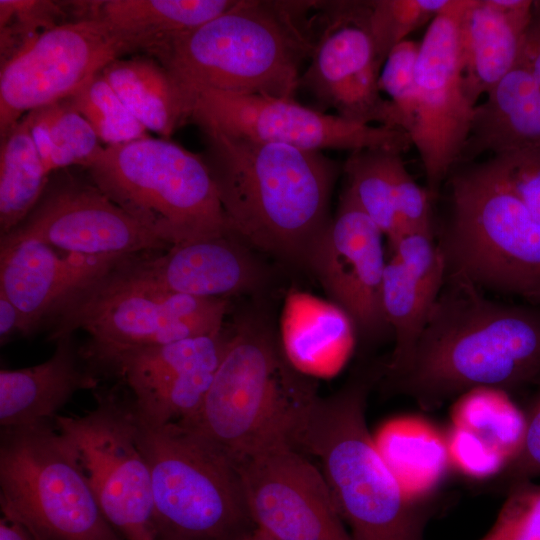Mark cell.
<instances>
[{"instance_id":"6da1fadb","label":"cell","mask_w":540,"mask_h":540,"mask_svg":"<svg viewBox=\"0 0 540 540\" xmlns=\"http://www.w3.org/2000/svg\"><path fill=\"white\" fill-rule=\"evenodd\" d=\"M540 381V306L490 299L463 277L446 274L409 359L384 371L387 396L431 410L472 390L504 393Z\"/></svg>"},{"instance_id":"7a4b0ae2","label":"cell","mask_w":540,"mask_h":540,"mask_svg":"<svg viewBox=\"0 0 540 540\" xmlns=\"http://www.w3.org/2000/svg\"><path fill=\"white\" fill-rule=\"evenodd\" d=\"M203 133V159L233 231L253 249L305 267L332 219L339 165L322 151Z\"/></svg>"},{"instance_id":"3957f363","label":"cell","mask_w":540,"mask_h":540,"mask_svg":"<svg viewBox=\"0 0 540 540\" xmlns=\"http://www.w3.org/2000/svg\"><path fill=\"white\" fill-rule=\"evenodd\" d=\"M385 362L356 370L335 393L306 410L294 448L314 456L353 540H424L442 502L408 495L369 432L366 409Z\"/></svg>"},{"instance_id":"277c9868","label":"cell","mask_w":540,"mask_h":540,"mask_svg":"<svg viewBox=\"0 0 540 540\" xmlns=\"http://www.w3.org/2000/svg\"><path fill=\"white\" fill-rule=\"evenodd\" d=\"M231 338L198 412L176 422L236 465L265 450L293 446L299 424L319 395L288 360L267 317L249 313Z\"/></svg>"},{"instance_id":"5b68a950","label":"cell","mask_w":540,"mask_h":540,"mask_svg":"<svg viewBox=\"0 0 540 540\" xmlns=\"http://www.w3.org/2000/svg\"><path fill=\"white\" fill-rule=\"evenodd\" d=\"M316 1L236 0L177 40L158 60L184 91L204 89L294 99L301 65L316 46Z\"/></svg>"},{"instance_id":"8992f818","label":"cell","mask_w":540,"mask_h":540,"mask_svg":"<svg viewBox=\"0 0 540 540\" xmlns=\"http://www.w3.org/2000/svg\"><path fill=\"white\" fill-rule=\"evenodd\" d=\"M447 180L446 274L540 306V224L487 160L457 165Z\"/></svg>"},{"instance_id":"52a82bcc","label":"cell","mask_w":540,"mask_h":540,"mask_svg":"<svg viewBox=\"0 0 540 540\" xmlns=\"http://www.w3.org/2000/svg\"><path fill=\"white\" fill-rule=\"evenodd\" d=\"M86 169L111 201L170 246L235 233L203 157L170 139L106 146Z\"/></svg>"},{"instance_id":"ba28073f","label":"cell","mask_w":540,"mask_h":540,"mask_svg":"<svg viewBox=\"0 0 540 540\" xmlns=\"http://www.w3.org/2000/svg\"><path fill=\"white\" fill-rule=\"evenodd\" d=\"M131 256V255H130ZM129 256L71 296L48 319L56 341L76 330L88 333L80 347L92 366L116 352L156 346L223 330L228 300L163 290L138 276Z\"/></svg>"},{"instance_id":"9c48e42d","label":"cell","mask_w":540,"mask_h":540,"mask_svg":"<svg viewBox=\"0 0 540 540\" xmlns=\"http://www.w3.org/2000/svg\"><path fill=\"white\" fill-rule=\"evenodd\" d=\"M135 416L151 471L155 539L249 540L257 527L237 465L178 423L153 426Z\"/></svg>"},{"instance_id":"30bf717a","label":"cell","mask_w":540,"mask_h":540,"mask_svg":"<svg viewBox=\"0 0 540 540\" xmlns=\"http://www.w3.org/2000/svg\"><path fill=\"white\" fill-rule=\"evenodd\" d=\"M0 507L38 540H124L54 420L1 428Z\"/></svg>"},{"instance_id":"8fae6325","label":"cell","mask_w":540,"mask_h":540,"mask_svg":"<svg viewBox=\"0 0 540 540\" xmlns=\"http://www.w3.org/2000/svg\"><path fill=\"white\" fill-rule=\"evenodd\" d=\"M85 415H57L54 424L75 452L96 500L124 540H156L152 481L138 441L132 398L116 388L94 390Z\"/></svg>"},{"instance_id":"7c38bea8","label":"cell","mask_w":540,"mask_h":540,"mask_svg":"<svg viewBox=\"0 0 540 540\" xmlns=\"http://www.w3.org/2000/svg\"><path fill=\"white\" fill-rule=\"evenodd\" d=\"M190 119L203 132H217L303 150L351 152L383 148L400 152L411 146L400 128L357 123L304 106L294 99L234 94L213 89L191 98Z\"/></svg>"},{"instance_id":"4fadbf2b","label":"cell","mask_w":540,"mask_h":540,"mask_svg":"<svg viewBox=\"0 0 540 540\" xmlns=\"http://www.w3.org/2000/svg\"><path fill=\"white\" fill-rule=\"evenodd\" d=\"M466 3L451 0L429 23L416 64V111L409 135L431 200L458 163L476 107L464 89L459 51V20Z\"/></svg>"},{"instance_id":"5bb4252c","label":"cell","mask_w":540,"mask_h":540,"mask_svg":"<svg viewBox=\"0 0 540 540\" xmlns=\"http://www.w3.org/2000/svg\"><path fill=\"white\" fill-rule=\"evenodd\" d=\"M126 53L99 20H70L42 32L0 65V136L27 113L71 96Z\"/></svg>"},{"instance_id":"9a60e30c","label":"cell","mask_w":540,"mask_h":540,"mask_svg":"<svg viewBox=\"0 0 540 540\" xmlns=\"http://www.w3.org/2000/svg\"><path fill=\"white\" fill-rule=\"evenodd\" d=\"M231 328L167 344L116 352L92 366L119 378L130 391L137 417L161 426L185 421L202 406L225 355Z\"/></svg>"},{"instance_id":"2e32d148","label":"cell","mask_w":540,"mask_h":540,"mask_svg":"<svg viewBox=\"0 0 540 540\" xmlns=\"http://www.w3.org/2000/svg\"><path fill=\"white\" fill-rule=\"evenodd\" d=\"M257 528L278 540H353L319 466L280 445L239 464Z\"/></svg>"},{"instance_id":"e0dca14e","label":"cell","mask_w":540,"mask_h":540,"mask_svg":"<svg viewBox=\"0 0 540 540\" xmlns=\"http://www.w3.org/2000/svg\"><path fill=\"white\" fill-rule=\"evenodd\" d=\"M26 238L91 257H127L171 247L138 224L91 180L70 175H51L32 211L0 237Z\"/></svg>"},{"instance_id":"ac0fdd59","label":"cell","mask_w":540,"mask_h":540,"mask_svg":"<svg viewBox=\"0 0 540 540\" xmlns=\"http://www.w3.org/2000/svg\"><path fill=\"white\" fill-rule=\"evenodd\" d=\"M383 236L344 189L335 215L311 246L305 261V268L344 311L357 333L371 341L391 332L382 306L387 263Z\"/></svg>"},{"instance_id":"d6986e66","label":"cell","mask_w":540,"mask_h":540,"mask_svg":"<svg viewBox=\"0 0 540 540\" xmlns=\"http://www.w3.org/2000/svg\"><path fill=\"white\" fill-rule=\"evenodd\" d=\"M319 9L326 12V26L317 39L310 64L300 76L299 86L343 118L404 130L394 104L381 96L378 80L382 67L368 33Z\"/></svg>"},{"instance_id":"ffe728a7","label":"cell","mask_w":540,"mask_h":540,"mask_svg":"<svg viewBox=\"0 0 540 540\" xmlns=\"http://www.w3.org/2000/svg\"><path fill=\"white\" fill-rule=\"evenodd\" d=\"M252 250L229 233L134 254L127 261L138 276L163 290L227 299L253 293L264 284L265 270Z\"/></svg>"},{"instance_id":"44dd1931","label":"cell","mask_w":540,"mask_h":540,"mask_svg":"<svg viewBox=\"0 0 540 540\" xmlns=\"http://www.w3.org/2000/svg\"><path fill=\"white\" fill-rule=\"evenodd\" d=\"M124 257L70 254L35 239H0V292L18 308L24 336Z\"/></svg>"},{"instance_id":"7402d4cb","label":"cell","mask_w":540,"mask_h":540,"mask_svg":"<svg viewBox=\"0 0 540 540\" xmlns=\"http://www.w3.org/2000/svg\"><path fill=\"white\" fill-rule=\"evenodd\" d=\"M236 0L71 1L74 20L103 22L129 52L160 60L181 37L229 9Z\"/></svg>"},{"instance_id":"603a6c76","label":"cell","mask_w":540,"mask_h":540,"mask_svg":"<svg viewBox=\"0 0 540 540\" xmlns=\"http://www.w3.org/2000/svg\"><path fill=\"white\" fill-rule=\"evenodd\" d=\"M533 2L467 0L459 20V51L464 89L474 106L515 66Z\"/></svg>"},{"instance_id":"cb8c5ba5","label":"cell","mask_w":540,"mask_h":540,"mask_svg":"<svg viewBox=\"0 0 540 540\" xmlns=\"http://www.w3.org/2000/svg\"><path fill=\"white\" fill-rule=\"evenodd\" d=\"M52 356L37 365L0 371V426L54 420L81 390H96L100 377L83 358L72 335L56 341Z\"/></svg>"},{"instance_id":"d4e9b609","label":"cell","mask_w":540,"mask_h":540,"mask_svg":"<svg viewBox=\"0 0 540 540\" xmlns=\"http://www.w3.org/2000/svg\"><path fill=\"white\" fill-rule=\"evenodd\" d=\"M486 95L475 107L457 165L486 152L499 156L540 150V86L533 77L514 66Z\"/></svg>"},{"instance_id":"484cf974","label":"cell","mask_w":540,"mask_h":540,"mask_svg":"<svg viewBox=\"0 0 540 540\" xmlns=\"http://www.w3.org/2000/svg\"><path fill=\"white\" fill-rule=\"evenodd\" d=\"M100 73L136 119L161 138L170 139L190 119L184 91L158 60L147 55L118 58Z\"/></svg>"},{"instance_id":"4316f807","label":"cell","mask_w":540,"mask_h":540,"mask_svg":"<svg viewBox=\"0 0 540 540\" xmlns=\"http://www.w3.org/2000/svg\"><path fill=\"white\" fill-rule=\"evenodd\" d=\"M348 316L337 305L303 293L287 299L280 337L291 364L305 375L330 373L347 345Z\"/></svg>"},{"instance_id":"83f0119b","label":"cell","mask_w":540,"mask_h":540,"mask_svg":"<svg viewBox=\"0 0 540 540\" xmlns=\"http://www.w3.org/2000/svg\"><path fill=\"white\" fill-rule=\"evenodd\" d=\"M0 237L16 228L43 195L51 174L44 167L23 117L0 136Z\"/></svg>"},{"instance_id":"f1b7e54d","label":"cell","mask_w":540,"mask_h":540,"mask_svg":"<svg viewBox=\"0 0 540 540\" xmlns=\"http://www.w3.org/2000/svg\"><path fill=\"white\" fill-rule=\"evenodd\" d=\"M24 118L51 175L70 166L87 168L104 150L91 125L68 98L35 109Z\"/></svg>"},{"instance_id":"f546056e","label":"cell","mask_w":540,"mask_h":540,"mask_svg":"<svg viewBox=\"0 0 540 540\" xmlns=\"http://www.w3.org/2000/svg\"><path fill=\"white\" fill-rule=\"evenodd\" d=\"M442 287L417 279L393 256L387 261L382 306L394 336V348L385 361V371L397 369L409 359Z\"/></svg>"},{"instance_id":"4dcf8cb0","label":"cell","mask_w":540,"mask_h":540,"mask_svg":"<svg viewBox=\"0 0 540 540\" xmlns=\"http://www.w3.org/2000/svg\"><path fill=\"white\" fill-rule=\"evenodd\" d=\"M405 492L427 497L447 467V445L433 431L412 422L388 425L375 439Z\"/></svg>"},{"instance_id":"1f68e13d","label":"cell","mask_w":540,"mask_h":540,"mask_svg":"<svg viewBox=\"0 0 540 540\" xmlns=\"http://www.w3.org/2000/svg\"><path fill=\"white\" fill-rule=\"evenodd\" d=\"M451 0L330 1V11L364 29L382 67L391 50L430 23Z\"/></svg>"},{"instance_id":"d6a6232c","label":"cell","mask_w":540,"mask_h":540,"mask_svg":"<svg viewBox=\"0 0 540 540\" xmlns=\"http://www.w3.org/2000/svg\"><path fill=\"white\" fill-rule=\"evenodd\" d=\"M402 152L383 148L351 152L343 165L345 189L390 241L401 232L396 211V172Z\"/></svg>"},{"instance_id":"836d02e7","label":"cell","mask_w":540,"mask_h":540,"mask_svg":"<svg viewBox=\"0 0 540 540\" xmlns=\"http://www.w3.org/2000/svg\"><path fill=\"white\" fill-rule=\"evenodd\" d=\"M462 396L453 412L454 426L478 436L507 462L522 442L524 413L499 390L481 388Z\"/></svg>"},{"instance_id":"e575fe53","label":"cell","mask_w":540,"mask_h":540,"mask_svg":"<svg viewBox=\"0 0 540 540\" xmlns=\"http://www.w3.org/2000/svg\"><path fill=\"white\" fill-rule=\"evenodd\" d=\"M67 98L107 146L149 137L148 130L130 112L101 73Z\"/></svg>"},{"instance_id":"d590c367","label":"cell","mask_w":540,"mask_h":540,"mask_svg":"<svg viewBox=\"0 0 540 540\" xmlns=\"http://www.w3.org/2000/svg\"><path fill=\"white\" fill-rule=\"evenodd\" d=\"M68 2L0 0V65L42 32L65 23Z\"/></svg>"},{"instance_id":"8d00e7d4","label":"cell","mask_w":540,"mask_h":540,"mask_svg":"<svg viewBox=\"0 0 540 540\" xmlns=\"http://www.w3.org/2000/svg\"><path fill=\"white\" fill-rule=\"evenodd\" d=\"M505 495L494 524L480 540H540V484L518 482Z\"/></svg>"},{"instance_id":"74e56055","label":"cell","mask_w":540,"mask_h":540,"mask_svg":"<svg viewBox=\"0 0 540 540\" xmlns=\"http://www.w3.org/2000/svg\"><path fill=\"white\" fill-rule=\"evenodd\" d=\"M420 42L404 40L387 56L380 71V92L389 96L403 120V128L409 134L416 111V64ZM410 136V135H409Z\"/></svg>"},{"instance_id":"f35d334b","label":"cell","mask_w":540,"mask_h":540,"mask_svg":"<svg viewBox=\"0 0 540 540\" xmlns=\"http://www.w3.org/2000/svg\"><path fill=\"white\" fill-rule=\"evenodd\" d=\"M524 413L525 429L516 453L486 486L505 494L514 484L540 476V381L534 387Z\"/></svg>"},{"instance_id":"ab89813d","label":"cell","mask_w":540,"mask_h":540,"mask_svg":"<svg viewBox=\"0 0 540 540\" xmlns=\"http://www.w3.org/2000/svg\"><path fill=\"white\" fill-rule=\"evenodd\" d=\"M393 257L417 279L443 286L446 264L441 248L434 241V234L426 231L401 232L389 242Z\"/></svg>"},{"instance_id":"60d3db41","label":"cell","mask_w":540,"mask_h":540,"mask_svg":"<svg viewBox=\"0 0 540 540\" xmlns=\"http://www.w3.org/2000/svg\"><path fill=\"white\" fill-rule=\"evenodd\" d=\"M487 161L540 224V150L492 156Z\"/></svg>"},{"instance_id":"b9f144b4","label":"cell","mask_w":540,"mask_h":540,"mask_svg":"<svg viewBox=\"0 0 540 540\" xmlns=\"http://www.w3.org/2000/svg\"><path fill=\"white\" fill-rule=\"evenodd\" d=\"M449 458L465 473L492 478L506 464L505 457L472 432L454 426L446 442Z\"/></svg>"},{"instance_id":"7bdbcfd3","label":"cell","mask_w":540,"mask_h":540,"mask_svg":"<svg viewBox=\"0 0 540 540\" xmlns=\"http://www.w3.org/2000/svg\"><path fill=\"white\" fill-rule=\"evenodd\" d=\"M515 66L525 69L540 86V1H534Z\"/></svg>"},{"instance_id":"ee69618b","label":"cell","mask_w":540,"mask_h":540,"mask_svg":"<svg viewBox=\"0 0 540 540\" xmlns=\"http://www.w3.org/2000/svg\"><path fill=\"white\" fill-rule=\"evenodd\" d=\"M17 335L24 336L23 318L18 308L0 292V343L5 345Z\"/></svg>"},{"instance_id":"f6af8a7d","label":"cell","mask_w":540,"mask_h":540,"mask_svg":"<svg viewBox=\"0 0 540 540\" xmlns=\"http://www.w3.org/2000/svg\"><path fill=\"white\" fill-rule=\"evenodd\" d=\"M0 540H38L23 525L4 516L0 519Z\"/></svg>"},{"instance_id":"bcb514c9","label":"cell","mask_w":540,"mask_h":540,"mask_svg":"<svg viewBox=\"0 0 540 540\" xmlns=\"http://www.w3.org/2000/svg\"><path fill=\"white\" fill-rule=\"evenodd\" d=\"M249 540H278L260 528H256Z\"/></svg>"}]
</instances>
